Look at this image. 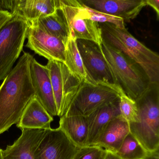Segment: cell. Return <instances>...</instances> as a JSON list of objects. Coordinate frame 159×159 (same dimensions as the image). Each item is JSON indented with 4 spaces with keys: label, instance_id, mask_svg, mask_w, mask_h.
<instances>
[{
    "label": "cell",
    "instance_id": "obj_5",
    "mask_svg": "<svg viewBox=\"0 0 159 159\" xmlns=\"http://www.w3.org/2000/svg\"><path fill=\"white\" fill-rule=\"evenodd\" d=\"M57 7L67 27L69 38L101 44L100 25L88 18L80 0H57Z\"/></svg>",
    "mask_w": 159,
    "mask_h": 159
},
{
    "label": "cell",
    "instance_id": "obj_12",
    "mask_svg": "<svg viewBox=\"0 0 159 159\" xmlns=\"http://www.w3.org/2000/svg\"><path fill=\"white\" fill-rule=\"evenodd\" d=\"M0 10L8 11L13 16L30 23L55 13L57 11V0L0 1Z\"/></svg>",
    "mask_w": 159,
    "mask_h": 159
},
{
    "label": "cell",
    "instance_id": "obj_21",
    "mask_svg": "<svg viewBox=\"0 0 159 159\" xmlns=\"http://www.w3.org/2000/svg\"><path fill=\"white\" fill-rule=\"evenodd\" d=\"M29 23L39 26L49 34L61 40L64 44L68 39L67 27L58 9L52 14L40 17Z\"/></svg>",
    "mask_w": 159,
    "mask_h": 159
},
{
    "label": "cell",
    "instance_id": "obj_9",
    "mask_svg": "<svg viewBox=\"0 0 159 159\" xmlns=\"http://www.w3.org/2000/svg\"><path fill=\"white\" fill-rule=\"evenodd\" d=\"M61 128L44 130L35 149L34 159H72L79 149Z\"/></svg>",
    "mask_w": 159,
    "mask_h": 159
},
{
    "label": "cell",
    "instance_id": "obj_8",
    "mask_svg": "<svg viewBox=\"0 0 159 159\" xmlns=\"http://www.w3.org/2000/svg\"><path fill=\"white\" fill-rule=\"evenodd\" d=\"M118 98L119 95L113 88L102 84L81 83L65 113L87 117L96 110Z\"/></svg>",
    "mask_w": 159,
    "mask_h": 159
},
{
    "label": "cell",
    "instance_id": "obj_11",
    "mask_svg": "<svg viewBox=\"0 0 159 159\" xmlns=\"http://www.w3.org/2000/svg\"><path fill=\"white\" fill-rule=\"evenodd\" d=\"M26 47L49 60L65 63V46L58 38L49 34L39 26L29 24Z\"/></svg>",
    "mask_w": 159,
    "mask_h": 159
},
{
    "label": "cell",
    "instance_id": "obj_17",
    "mask_svg": "<svg viewBox=\"0 0 159 159\" xmlns=\"http://www.w3.org/2000/svg\"><path fill=\"white\" fill-rule=\"evenodd\" d=\"M130 132L129 123L120 115L107 124L94 145L115 153Z\"/></svg>",
    "mask_w": 159,
    "mask_h": 159
},
{
    "label": "cell",
    "instance_id": "obj_26",
    "mask_svg": "<svg viewBox=\"0 0 159 159\" xmlns=\"http://www.w3.org/2000/svg\"><path fill=\"white\" fill-rule=\"evenodd\" d=\"M13 17L12 15L8 11L0 10V29Z\"/></svg>",
    "mask_w": 159,
    "mask_h": 159
},
{
    "label": "cell",
    "instance_id": "obj_27",
    "mask_svg": "<svg viewBox=\"0 0 159 159\" xmlns=\"http://www.w3.org/2000/svg\"><path fill=\"white\" fill-rule=\"evenodd\" d=\"M146 5L151 7L156 12L157 20L159 18V0H146Z\"/></svg>",
    "mask_w": 159,
    "mask_h": 159
},
{
    "label": "cell",
    "instance_id": "obj_2",
    "mask_svg": "<svg viewBox=\"0 0 159 159\" xmlns=\"http://www.w3.org/2000/svg\"><path fill=\"white\" fill-rule=\"evenodd\" d=\"M103 39L138 64L150 84L159 83V56L132 36L126 29L100 24Z\"/></svg>",
    "mask_w": 159,
    "mask_h": 159
},
{
    "label": "cell",
    "instance_id": "obj_29",
    "mask_svg": "<svg viewBox=\"0 0 159 159\" xmlns=\"http://www.w3.org/2000/svg\"><path fill=\"white\" fill-rule=\"evenodd\" d=\"M2 149L0 148V159H3V154H2Z\"/></svg>",
    "mask_w": 159,
    "mask_h": 159
},
{
    "label": "cell",
    "instance_id": "obj_23",
    "mask_svg": "<svg viewBox=\"0 0 159 159\" xmlns=\"http://www.w3.org/2000/svg\"><path fill=\"white\" fill-rule=\"evenodd\" d=\"M107 86L113 88L119 95L120 116L129 124L137 122L138 111L135 101L127 96L122 89L118 85L112 84Z\"/></svg>",
    "mask_w": 159,
    "mask_h": 159
},
{
    "label": "cell",
    "instance_id": "obj_19",
    "mask_svg": "<svg viewBox=\"0 0 159 159\" xmlns=\"http://www.w3.org/2000/svg\"><path fill=\"white\" fill-rule=\"evenodd\" d=\"M59 127L77 147L86 146L88 135L87 117L74 113H65L60 117Z\"/></svg>",
    "mask_w": 159,
    "mask_h": 159
},
{
    "label": "cell",
    "instance_id": "obj_10",
    "mask_svg": "<svg viewBox=\"0 0 159 159\" xmlns=\"http://www.w3.org/2000/svg\"><path fill=\"white\" fill-rule=\"evenodd\" d=\"M76 43L84 67L92 80L102 85L114 84L99 45L84 40H77Z\"/></svg>",
    "mask_w": 159,
    "mask_h": 159
},
{
    "label": "cell",
    "instance_id": "obj_18",
    "mask_svg": "<svg viewBox=\"0 0 159 159\" xmlns=\"http://www.w3.org/2000/svg\"><path fill=\"white\" fill-rule=\"evenodd\" d=\"M53 117L50 115L36 96L25 109L16 126L23 129H41L51 128Z\"/></svg>",
    "mask_w": 159,
    "mask_h": 159
},
{
    "label": "cell",
    "instance_id": "obj_7",
    "mask_svg": "<svg viewBox=\"0 0 159 159\" xmlns=\"http://www.w3.org/2000/svg\"><path fill=\"white\" fill-rule=\"evenodd\" d=\"M45 66L50 75L57 116L60 117L68 108L82 82L70 72L64 63L49 60Z\"/></svg>",
    "mask_w": 159,
    "mask_h": 159
},
{
    "label": "cell",
    "instance_id": "obj_24",
    "mask_svg": "<svg viewBox=\"0 0 159 159\" xmlns=\"http://www.w3.org/2000/svg\"><path fill=\"white\" fill-rule=\"evenodd\" d=\"M83 5L86 16L90 20L99 24L108 23L120 28H125L124 21L122 18L98 11L87 7L84 4Z\"/></svg>",
    "mask_w": 159,
    "mask_h": 159
},
{
    "label": "cell",
    "instance_id": "obj_25",
    "mask_svg": "<svg viewBox=\"0 0 159 159\" xmlns=\"http://www.w3.org/2000/svg\"><path fill=\"white\" fill-rule=\"evenodd\" d=\"M107 151L97 145L79 148L72 159H105Z\"/></svg>",
    "mask_w": 159,
    "mask_h": 159
},
{
    "label": "cell",
    "instance_id": "obj_6",
    "mask_svg": "<svg viewBox=\"0 0 159 159\" xmlns=\"http://www.w3.org/2000/svg\"><path fill=\"white\" fill-rule=\"evenodd\" d=\"M28 22L13 16L0 29V81L13 69L27 39Z\"/></svg>",
    "mask_w": 159,
    "mask_h": 159
},
{
    "label": "cell",
    "instance_id": "obj_22",
    "mask_svg": "<svg viewBox=\"0 0 159 159\" xmlns=\"http://www.w3.org/2000/svg\"><path fill=\"white\" fill-rule=\"evenodd\" d=\"M115 154L120 159H146L150 153L130 132Z\"/></svg>",
    "mask_w": 159,
    "mask_h": 159
},
{
    "label": "cell",
    "instance_id": "obj_13",
    "mask_svg": "<svg viewBox=\"0 0 159 159\" xmlns=\"http://www.w3.org/2000/svg\"><path fill=\"white\" fill-rule=\"evenodd\" d=\"M91 9L129 22L138 16L146 5V0H80Z\"/></svg>",
    "mask_w": 159,
    "mask_h": 159
},
{
    "label": "cell",
    "instance_id": "obj_3",
    "mask_svg": "<svg viewBox=\"0 0 159 159\" xmlns=\"http://www.w3.org/2000/svg\"><path fill=\"white\" fill-rule=\"evenodd\" d=\"M109 68L114 84L136 101L148 87L149 81L140 67L118 49L103 39L99 45Z\"/></svg>",
    "mask_w": 159,
    "mask_h": 159
},
{
    "label": "cell",
    "instance_id": "obj_28",
    "mask_svg": "<svg viewBox=\"0 0 159 159\" xmlns=\"http://www.w3.org/2000/svg\"><path fill=\"white\" fill-rule=\"evenodd\" d=\"M105 159H120L115 153L107 151V155Z\"/></svg>",
    "mask_w": 159,
    "mask_h": 159
},
{
    "label": "cell",
    "instance_id": "obj_20",
    "mask_svg": "<svg viewBox=\"0 0 159 159\" xmlns=\"http://www.w3.org/2000/svg\"><path fill=\"white\" fill-rule=\"evenodd\" d=\"M76 40L69 38L65 44V63L70 72L82 83L97 84L90 78L78 50Z\"/></svg>",
    "mask_w": 159,
    "mask_h": 159
},
{
    "label": "cell",
    "instance_id": "obj_4",
    "mask_svg": "<svg viewBox=\"0 0 159 159\" xmlns=\"http://www.w3.org/2000/svg\"><path fill=\"white\" fill-rule=\"evenodd\" d=\"M135 102L138 121L129 124L130 133L149 153L159 152V83L150 84Z\"/></svg>",
    "mask_w": 159,
    "mask_h": 159
},
{
    "label": "cell",
    "instance_id": "obj_16",
    "mask_svg": "<svg viewBox=\"0 0 159 159\" xmlns=\"http://www.w3.org/2000/svg\"><path fill=\"white\" fill-rule=\"evenodd\" d=\"M120 115L119 97L116 100L97 109L87 116L88 135L86 146L94 145L107 124Z\"/></svg>",
    "mask_w": 159,
    "mask_h": 159
},
{
    "label": "cell",
    "instance_id": "obj_1",
    "mask_svg": "<svg viewBox=\"0 0 159 159\" xmlns=\"http://www.w3.org/2000/svg\"><path fill=\"white\" fill-rule=\"evenodd\" d=\"M32 57L25 52L0 86V134L18 122L35 97L30 73Z\"/></svg>",
    "mask_w": 159,
    "mask_h": 159
},
{
    "label": "cell",
    "instance_id": "obj_14",
    "mask_svg": "<svg viewBox=\"0 0 159 159\" xmlns=\"http://www.w3.org/2000/svg\"><path fill=\"white\" fill-rule=\"evenodd\" d=\"M30 73L35 96L52 117L57 116L56 106L49 71L32 57L30 60Z\"/></svg>",
    "mask_w": 159,
    "mask_h": 159
},
{
    "label": "cell",
    "instance_id": "obj_15",
    "mask_svg": "<svg viewBox=\"0 0 159 159\" xmlns=\"http://www.w3.org/2000/svg\"><path fill=\"white\" fill-rule=\"evenodd\" d=\"M44 130L23 129L19 138L2 151L3 159H34L35 149Z\"/></svg>",
    "mask_w": 159,
    "mask_h": 159
}]
</instances>
